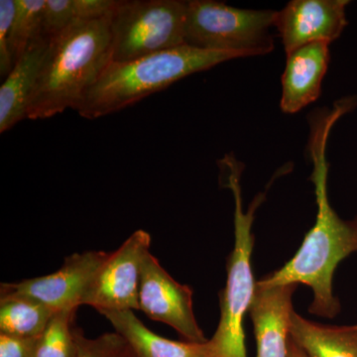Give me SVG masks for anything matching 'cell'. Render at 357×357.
<instances>
[{"instance_id":"cell-1","label":"cell","mask_w":357,"mask_h":357,"mask_svg":"<svg viewBox=\"0 0 357 357\" xmlns=\"http://www.w3.org/2000/svg\"><path fill=\"white\" fill-rule=\"evenodd\" d=\"M345 114L344 107L335 105L332 109L312 114L307 147L314 164L311 180L318 204L316 223L292 259L258 281L270 287L292 284L309 286L314 294L309 312L326 319L335 318L340 312V301L333 291L335 270L347 256L357 253V217L342 220L331 206L326 189V143L335 122Z\"/></svg>"},{"instance_id":"cell-2","label":"cell","mask_w":357,"mask_h":357,"mask_svg":"<svg viewBox=\"0 0 357 357\" xmlns=\"http://www.w3.org/2000/svg\"><path fill=\"white\" fill-rule=\"evenodd\" d=\"M112 59L110 16L77 20L50 39L27 119H47L74 109Z\"/></svg>"},{"instance_id":"cell-3","label":"cell","mask_w":357,"mask_h":357,"mask_svg":"<svg viewBox=\"0 0 357 357\" xmlns=\"http://www.w3.org/2000/svg\"><path fill=\"white\" fill-rule=\"evenodd\" d=\"M234 59L237 57L231 54L183 45L128 62L110 61L74 109L84 119H100L126 109L185 77Z\"/></svg>"},{"instance_id":"cell-4","label":"cell","mask_w":357,"mask_h":357,"mask_svg":"<svg viewBox=\"0 0 357 357\" xmlns=\"http://www.w3.org/2000/svg\"><path fill=\"white\" fill-rule=\"evenodd\" d=\"M225 185L234 195V248L227 258V285L220 293V319L213 337L204 344V357H248L246 356L244 317L250 309L255 297L256 282L251 264L255 236L252 225L255 211L264 202L259 194L243 211L241 198V169L238 162L227 156L220 162Z\"/></svg>"},{"instance_id":"cell-5","label":"cell","mask_w":357,"mask_h":357,"mask_svg":"<svg viewBox=\"0 0 357 357\" xmlns=\"http://www.w3.org/2000/svg\"><path fill=\"white\" fill-rule=\"evenodd\" d=\"M272 10H251L215 0L187 1L185 44L237 58L261 56L274 49Z\"/></svg>"},{"instance_id":"cell-6","label":"cell","mask_w":357,"mask_h":357,"mask_svg":"<svg viewBox=\"0 0 357 357\" xmlns=\"http://www.w3.org/2000/svg\"><path fill=\"white\" fill-rule=\"evenodd\" d=\"M187 1L121 0L110 15L114 62L169 50L185 44Z\"/></svg>"},{"instance_id":"cell-7","label":"cell","mask_w":357,"mask_h":357,"mask_svg":"<svg viewBox=\"0 0 357 357\" xmlns=\"http://www.w3.org/2000/svg\"><path fill=\"white\" fill-rule=\"evenodd\" d=\"M151 236L138 229L110 252L84 294L82 306L88 305L98 312L138 310L143 263L149 255Z\"/></svg>"},{"instance_id":"cell-8","label":"cell","mask_w":357,"mask_h":357,"mask_svg":"<svg viewBox=\"0 0 357 357\" xmlns=\"http://www.w3.org/2000/svg\"><path fill=\"white\" fill-rule=\"evenodd\" d=\"M107 251L89 250L66 258L55 273L18 283H2L1 296H16L38 302L54 312L77 309L91 281L109 258Z\"/></svg>"},{"instance_id":"cell-9","label":"cell","mask_w":357,"mask_h":357,"mask_svg":"<svg viewBox=\"0 0 357 357\" xmlns=\"http://www.w3.org/2000/svg\"><path fill=\"white\" fill-rule=\"evenodd\" d=\"M139 311L170 326L185 342H208L192 310V290L178 283L149 253L143 263L139 286Z\"/></svg>"},{"instance_id":"cell-10","label":"cell","mask_w":357,"mask_h":357,"mask_svg":"<svg viewBox=\"0 0 357 357\" xmlns=\"http://www.w3.org/2000/svg\"><path fill=\"white\" fill-rule=\"evenodd\" d=\"M347 0H293L275 14L286 54L305 45L340 38L347 26Z\"/></svg>"},{"instance_id":"cell-11","label":"cell","mask_w":357,"mask_h":357,"mask_svg":"<svg viewBox=\"0 0 357 357\" xmlns=\"http://www.w3.org/2000/svg\"><path fill=\"white\" fill-rule=\"evenodd\" d=\"M298 285L263 286L256 282L248 314L255 326L256 357H288L292 298Z\"/></svg>"},{"instance_id":"cell-12","label":"cell","mask_w":357,"mask_h":357,"mask_svg":"<svg viewBox=\"0 0 357 357\" xmlns=\"http://www.w3.org/2000/svg\"><path fill=\"white\" fill-rule=\"evenodd\" d=\"M330 62V44L326 42L305 45L287 54L282 75V112L297 114L318 100Z\"/></svg>"},{"instance_id":"cell-13","label":"cell","mask_w":357,"mask_h":357,"mask_svg":"<svg viewBox=\"0 0 357 357\" xmlns=\"http://www.w3.org/2000/svg\"><path fill=\"white\" fill-rule=\"evenodd\" d=\"M49 45L50 38L45 36L32 42L0 86V132L27 119L30 98Z\"/></svg>"},{"instance_id":"cell-14","label":"cell","mask_w":357,"mask_h":357,"mask_svg":"<svg viewBox=\"0 0 357 357\" xmlns=\"http://www.w3.org/2000/svg\"><path fill=\"white\" fill-rule=\"evenodd\" d=\"M100 314L114 326L137 357H204V344L177 342L160 337L147 328L132 310L102 311Z\"/></svg>"},{"instance_id":"cell-15","label":"cell","mask_w":357,"mask_h":357,"mask_svg":"<svg viewBox=\"0 0 357 357\" xmlns=\"http://www.w3.org/2000/svg\"><path fill=\"white\" fill-rule=\"evenodd\" d=\"M289 333L307 357H357V325H319L293 311Z\"/></svg>"},{"instance_id":"cell-16","label":"cell","mask_w":357,"mask_h":357,"mask_svg":"<svg viewBox=\"0 0 357 357\" xmlns=\"http://www.w3.org/2000/svg\"><path fill=\"white\" fill-rule=\"evenodd\" d=\"M0 333L21 337L37 338L56 312L26 298L0 297Z\"/></svg>"},{"instance_id":"cell-17","label":"cell","mask_w":357,"mask_h":357,"mask_svg":"<svg viewBox=\"0 0 357 357\" xmlns=\"http://www.w3.org/2000/svg\"><path fill=\"white\" fill-rule=\"evenodd\" d=\"M46 0H15V13L9 37V49L15 65L35 40L43 35Z\"/></svg>"},{"instance_id":"cell-18","label":"cell","mask_w":357,"mask_h":357,"mask_svg":"<svg viewBox=\"0 0 357 357\" xmlns=\"http://www.w3.org/2000/svg\"><path fill=\"white\" fill-rule=\"evenodd\" d=\"M77 309L56 312L37 342L35 357H77L73 326Z\"/></svg>"},{"instance_id":"cell-19","label":"cell","mask_w":357,"mask_h":357,"mask_svg":"<svg viewBox=\"0 0 357 357\" xmlns=\"http://www.w3.org/2000/svg\"><path fill=\"white\" fill-rule=\"evenodd\" d=\"M77 21L75 0H46L43 9V35L53 38Z\"/></svg>"},{"instance_id":"cell-20","label":"cell","mask_w":357,"mask_h":357,"mask_svg":"<svg viewBox=\"0 0 357 357\" xmlns=\"http://www.w3.org/2000/svg\"><path fill=\"white\" fill-rule=\"evenodd\" d=\"M77 357H112L123 344V338L116 333H103L100 337L89 338L81 328H75Z\"/></svg>"},{"instance_id":"cell-21","label":"cell","mask_w":357,"mask_h":357,"mask_svg":"<svg viewBox=\"0 0 357 357\" xmlns=\"http://www.w3.org/2000/svg\"><path fill=\"white\" fill-rule=\"evenodd\" d=\"M15 13V0L0 1V75L6 77L14 67L9 49L11 25Z\"/></svg>"},{"instance_id":"cell-22","label":"cell","mask_w":357,"mask_h":357,"mask_svg":"<svg viewBox=\"0 0 357 357\" xmlns=\"http://www.w3.org/2000/svg\"><path fill=\"white\" fill-rule=\"evenodd\" d=\"M38 338L0 333V357H35Z\"/></svg>"},{"instance_id":"cell-23","label":"cell","mask_w":357,"mask_h":357,"mask_svg":"<svg viewBox=\"0 0 357 357\" xmlns=\"http://www.w3.org/2000/svg\"><path fill=\"white\" fill-rule=\"evenodd\" d=\"M288 357H307L305 352L298 347L291 338H289Z\"/></svg>"},{"instance_id":"cell-24","label":"cell","mask_w":357,"mask_h":357,"mask_svg":"<svg viewBox=\"0 0 357 357\" xmlns=\"http://www.w3.org/2000/svg\"><path fill=\"white\" fill-rule=\"evenodd\" d=\"M112 357H137L134 354V352L131 351L130 347L126 344L124 342L123 344L119 347V349L114 352V356Z\"/></svg>"}]
</instances>
